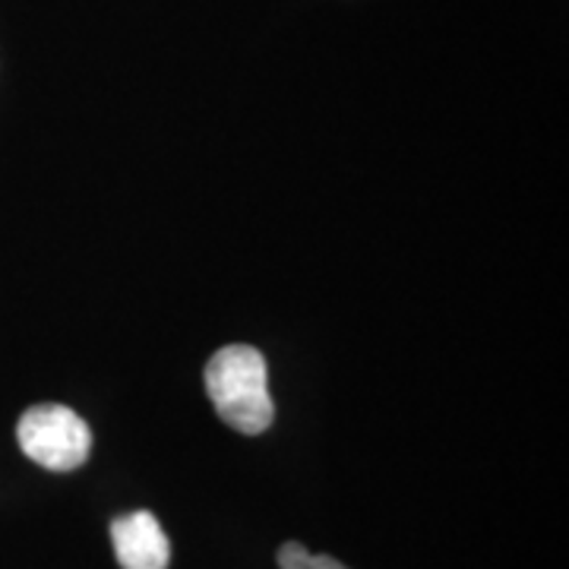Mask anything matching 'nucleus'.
Masks as SVG:
<instances>
[{
	"label": "nucleus",
	"mask_w": 569,
	"mask_h": 569,
	"mask_svg": "<svg viewBox=\"0 0 569 569\" xmlns=\"http://www.w3.org/2000/svg\"><path fill=\"white\" fill-rule=\"evenodd\" d=\"M206 389L224 425L238 433H263L276 418L266 358L250 346H228L206 365Z\"/></svg>",
	"instance_id": "obj_1"
},
{
	"label": "nucleus",
	"mask_w": 569,
	"mask_h": 569,
	"mask_svg": "<svg viewBox=\"0 0 569 569\" xmlns=\"http://www.w3.org/2000/svg\"><path fill=\"white\" fill-rule=\"evenodd\" d=\"M20 449L48 471H73L89 459L92 430L67 406L29 408L17 425Z\"/></svg>",
	"instance_id": "obj_2"
},
{
	"label": "nucleus",
	"mask_w": 569,
	"mask_h": 569,
	"mask_svg": "<svg viewBox=\"0 0 569 569\" xmlns=\"http://www.w3.org/2000/svg\"><path fill=\"white\" fill-rule=\"evenodd\" d=\"M111 541L121 569H168L171 545L152 512H130L111 522Z\"/></svg>",
	"instance_id": "obj_3"
},
{
	"label": "nucleus",
	"mask_w": 569,
	"mask_h": 569,
	"mask_svg": "<svg viewBox=\"0 0 569 569\" xmlns=\"http://www.w3.org/2000/svg\"><path fill=\"white\" fill-rule=\"evenodd\" d=\"M279 567L282 569H348L346 563H339L336 557H326V553H310L305 545L298 541H288L279 548Z\"/></svg>",
	"instance_id": "obj_4"
}]
</instances>
